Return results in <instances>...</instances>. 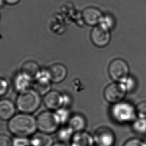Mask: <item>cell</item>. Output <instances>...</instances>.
<instances>
[{"label": "cell", "instance_id": "obj_29", "mask_svg": "<svg viewBox=\"0 0 146 146\" xmlns=\"http://www.w3.org/2000/svg\"><path fill=\"white\" fill-rule=\"evenodd\" d=\"M64 107L70 105L72 101L71 96L67 94H64Z\"/></svg>", "mask_w": 146, "mask_h": 146}, {"label": "cell", "instance_id": "obj_9", "mask_svg": "<svg viewBox=\"0 0 146 146\" xmlns=\"http://www.w3.org/2000/svg\"><path fill=\"white\" fill-rule=\"evenodd\" d=\"M44 103L46 107L52 111L64 107V94L56 90H51L44 96Z\"/></svg>", "mask_w": 146, "mask_h": 146}, {"label": "cell", "instance_id": "obj_15", "mask_svg": "<svg viewBox=\"0 0 146 146\" xmlns=\"http://www.w3.org/2000/svg\"><path fill=\"white\" fill-rule=\"evenodd\" d=\"M50 135L40 131L36 132L30 139L31 146H53L54 140Z\"/></svg>", "mask_w": 146, "mask_h": 146}, {"label": "cell", "instance_id": "obj_31", "mask_svg": "<svg viewBox=\"0 0 146 146\" xmlns=\"http://www.w3.org/2000/svg\"><path fill=\"white\" fill-rule=\"evenodd\" d=\"M52 146H67L65 143L63 142H59L58 143H54Z\"/></svg>", "mask_w": 146, "mask_h": 146}, {"label": "cell", "instance_id": "obj_5", "mask_svg": "<svg viewBox=\"0 0 146 146\" xmlns=\"http://www.w3.org/2000/svg\"><path fill=\"white\" fill-rule=\"evenodd\" d=\"M130 68L124 60L116 59L112 61L109 67L110 77L115 82L122 83L129 77Z\"/></svg>", "mask_w": 146, "mask_h": 146}, {"label": "cell", "instance_id": "obj_30", "mask_svg": "<svg viewBox=\"0 0 146 146\" xmlns=\"http://www.w3.org/2000/svg\"><path fill=\"white\" fill-rule=\"evenodd\" d=\"M20 0H4V2L10 5L16 4Z\"/></svg>", "mask_w": 146, "mask_h": 146}, {"label": "cell", "instance_id": "obj_12", "mask_svg": "<svg viewBox=\"0 0 146 146\" xmlns=\"http://www.w3.org/2000/svg\"><path fill=\"white\" fill-rule=\"evenodd\" d=\"M49 71L52 82L60 83L67 78L68 70L64 65L61 64H55L48 69Z\"/></svg>", "mask_w": 146, "mask_h": 146}, {"label": "cell", "instance_id": "obj_10", "mask_svg": "<svg viewBox=\"0 0 146 146\" xmlns=\"http://www.w3.org/2000/svg\"><path fill=\"white\" fill-rule=\"evenodd\" d=\"M33 79L30 76L21 72L17 75L13 82L14 89L19 94L31 89L33 86Z\"/></svg>", "mask_w": 146, "mask_h": 146}, {"label": "cell", "instance_id": "obj_6", "mask_svg": "<svg viewBox=\"0 0 146 146\" xmlns=\"http://www.w3.org/2000/svg\"><path fill=\"white\" fill-rule=\"evenodd\" d=\"M127 93V90L123 84L115 82L106 87L104 97L108 103L114 105L123 101Z\"/></svg>", "mask_w": 146, "mask_h": 146}, {"label": "cell", "instance_id": "obj_11", "mask_svg": "<svg viewBox=\"0 0 146 146\" xmlns=\"http://www.w3.org/2000/svg\"><path fill=\"white\" fill-rule=\"evenodd\" d=\"M103 15L99 9L92 7L85 9L82 12L84 21L86 24L92 26L99 25Z\"/></svg>", "mask_w": 146, "mask_h": 146}, {"label": "cell", "instance_id": "obj_23", "mask_svg": "<svg viewBox=\"0 0 146 146\" xmlns=\"http://www.w3.org/2000/svg\"><path fill=\"white\" fill-rule=\"evenodd\" d=\"M12 146H31L30 139L26 137H15L12 140Z\"/></svg>", "mask_w": 146, "mask_h": 146}, {"label": "cell", "instance_id": "obj_2", "mask_svg": "<svg viewBox=\"0 0 146 146\" xmlns=\"http://www.w3.org/2000/svg\"><path fill=\"white\" fill-rule=\"evenodd\" d=\"M41 96L34 89L19 94L16 100V107L22 113L32 114L36 112L42 103Z\"/></svg>", "mask_w": 146, "mask_h": 146}, {"label": "cell", "instance_id": "obj_25", "mask_svg": "<svg viewBox=\"0 0 146 146\" xmlns=\"http://www.w3.org/2000/svg\"><path fill=\"white\" fill-rule=\"evenodd\" d=\"M121 83L123 84L125 87L126 88L127 92L134 91V89L136 88L137 85L136 80L134 78L130 76Z\"/></svg>", "mask_w": 146, "mask_h": 146}, {"label": "cell", "instance_id": "obj_27", "mask_svg": "<svg viewBox=\"0 0 146 146\" xmlns=\"http://www.w3.org/2000/svg\"><path fill=\"white\" fill-rule=\"evenodd\" d=\"M124 146H146L145 142L138 138H132L128 140Z\"/></svg>", "mask_w": 146, "mask_h": 146}, {"label": "cell", "instance_id": "obj_16", "mask_svg": "<svg viewBox=\"0 0 146 146\" xmlns=\"http://www.w3.org/2000/svg\"><path fill=\"white\" fill-rule=\"evenodd\" d=\"M68 126L75 133L85 131L87 126L85 118L81 114H76L71 116L68 122Z\"/></svg>", "mask_w": 146, "mask_h": 146}, {"label": "cell", "instance_id": "obj_21", "mask_svg": "<svg viewBox=\"0 0 146 146\" xmlns=\"http://www.w3.org/2000/svg\"><path fill=\"white\" fill-rule=\"evenodd\" d=\"M132 123V128L134 132L138 134H146V119L138 118Z\"/></svg>", "mask_w": 146, "mask_h": 146}, {"label": "cell", "instance_id": "obj_14", "mask_svg": "<svg viewBox=\"0 0 146 146\" xmlns=\"http://www.w3.org/2000/svg\"><path fill=\"white\" fill-rule=\"evenodd\" d=\"M71 146H94L93 136L84 131L75 133L71 139Z\"/></svg>", "mask_w": 146, "mask_h": 146}, {"label": "cell", "instance_id": "obj_32", "mask_svg": "<svg viewBox=\"0 0 146 146\" xmlns=\"http://www.w3.org/2000/svg\"><path fill=\"white\" fill-rule=\"evenodd\" d=\"M3 2H4V0H0V6H1V5H2V4L3 3Z\"/></svg>", "mask_w": 146, "mask_h": 146}, {"label": "cell", "instance_id": "obj_4", "mask_svg": "<svg viewBox=\"0 0 146 146\" xmlns=\"http://www.w3.org/2000/svg\"><path fill=\"white\" fill-rule=\"evenodd\" d=\"M36 121L38 130L46 134L57 132L61 125L55 112L50 110L41 112L37 117Z\"/></svg>", "mask_w": 146, "mask_h": 146}, {"label": "cell", "instance_id": "obj_19", "mask_svg": "<svg viewBox=\"0 0 146 146\" xmlns=\"http://www.w3.org/2000/svg\"><path fill=\"white\" fill-rule=\"evenodd\" d=\"M33 89L40 95L45 96L49 92L51 91L52 83H40L34 81L33 84Z\"/></svg>", "mask_w": 146, "mask_h": 146}, {"label": "cell", "instance_id": "obj_8", "mask_svg": "<svg viewBox=\"0 0 146 146\" xmlns=\"http://www.w3.org/2000/svg\"><path fill=\"white\" fill-rule=\"evenodd\" d=\"M91 39L96 47H106L111 41V34L109 31L106 30L97 25L94 26L91 33Z\"/></svg>", "mask_w": 146, "mask_h": 146}, {"label": "cell", "instance_id": "obj_13", "mask_svg": "<svg viewBox=\"0 0 146 146\" xmlns=\"http://www.w3.org/2000/svg\"><path fill=\"white\" fill-rule=\"evenodd\" d=\"M16 106L10 100L4 99L0 101V119L9 121L15 115Z\"/></svg>", "mask_w": 146, "mask_h": 146}, {"label": "cell", "instance_id": "obj_7", "mask_svg": "<svg viewBox=\"0 0 146 146\" xmlns=\"http://www.w3.org/2000/svg\"><path fill=\"white\" fill-rule=\"evenodd\" d=\"M93 136L96 146H114L116 142L114 132L108 127L98 128Z\"/></svg>", "mask_w": 146, "mask_h": 146}, {"label": "cell", "instance_id": "obj_3", "mask_svg": "<svg viewBox=\"0 0 146 146\" xmlns=\"http://www.w3.org/2000/svg\"><path fill=\"white\" fill-rule=\"evenodd\" d=\"M111 114L114 121L122 124L133 123L137 117L136 108L132 104L123 101L113 105Z\"/></svg>", "mask_w": 146, "mask_h": 146}, {"label": "cell", "instance_id": "obj_17", "mask_svg": "<svg viewBox=\"0 0 146 146\" xmlns=\"http://www.w3.org/2000/svg\"><path fill=\"white\" fill-rule=\"evenodd\" d=\"M74 134L75 132L68 125L64 126L63 127L59 128V130L57 131V138L60 142L65 143L66 142L71 141Z\"/></svg>", "mask_w": 146, "mask_h": 146}, {"label": "cell", "instance_id": "obj_28", "mask_svg": "<svg viewBox=\"0 0 146 146\" xmlns=\"http://www.w3.org/2000/svg\"><path fill=\"white\" fill-rule=\"evenodd\" d=\"M0 146H12V140L6 135H0Z\"/></svg>", "mask_w": 146, "mask_h": 146}, {"label": "cell", "instance_id": "obj_22", "mask_svg": "<svg viewBox=\"0 0 146 146\" xmlns=\"http://www.w3.org/2000/svg\"><path fill=\"white\" fill-rule=\"evenodd\" d=\"M55 113L59 118L61 125H64L69 122L71 116L69 111L66 108H61L56 111Z\"/></svg>", "mask_w": 146, "mask_h": 146}, {"label": "cell", "instance_id": "obj_24", "mask_svg": "<svg viewBox=\"0 0 146 146\" xmlns=\"http://www.w3.org/2000/svg\"><path fill=\"white\" fill-rule=\"evenodd\" d=\"M135 108L137 117L146 119V101L141 102L138 103Z\"/></svg>", "mask_w": 146, "mask_h": 146}, {"label": "cell", "instance_id": "obj_20", "mask_svg": "<svg viewBox=\"0 0 146 146\" xmlns=\"http://www.w3.org/2000/svg\"><path fill=\"white\" fill-rule=\"evenodd\" d=\"M98 25L104 29L110 31L114 27L115 21L114 18L110 15H103Z\"/></svg>", "mask_w": 146, "mask_h": 146}, {"label": "cell", "instance_id": "obj_1", "mask_svg": "<svg viewBox=\"0 0 146 146\" xmlns=\"http://www.w3.org/2000/svg\"><path fill=\"white\" fill-rule=\"evenodd\" d=\"M8 128L15 137H28L34 135L38 130L36 119L31 114L21 113L9 121Z\"/></svg>", "mask_w": 146, "mask_h": 146}, {"label": "cell", "instance_id": "obj_26", "mask_svg": "<svg viewBox=\"0 0 146 146\" xmlns=\"http://www.w3.org/2000/svg\"><path fill=\"white\" fill-rule=\"evenodd\" d=\"M9 84L4 78L0 77V97L5 95L8 92Z\"/></svg>", "mask_w": 146, "mask_h": 146}, {"label": "cell", "instance_id": "obj_18", "mask_svg": "<svg viewBox=\"0 0 146 146\" xmlns=\"http://www.w3.org/2000/svg\"><path fill=\"white\" fill-rule=\"evenodd\" d=\"M40 70L39 66L36 63L34 62H27L23 66L22 71L34 79L37 73Z\"/></svg>", "mask_w": 146, "mask_h": 146}]
</instances>
